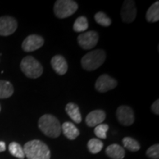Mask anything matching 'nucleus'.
I'll list each match as a JSON object with an SVG mask.
<instances>
[{
	"mask_svg": "<svg viewBox=\"0 0 159 159\" xmlns=\"http://www.w3.org/2000/svg\"><path fill=\"white\" fill-rule=\"evenodd\" d=\"M23 150L27 159H50V150L41 141H30L25 144Z\"/></svg>",
	"mask_w": 159,
	"mask_h": 159,
	"instance_id": "f257e3e1",
	"label": "nucleus"
},
{
	"mask_svg": "<svg viewBox=\"0 0 159 159\" xmlns=\"http://www.w3.org/2000/svg\"><path fill=\"white\" fill-rule=\"evenodd\" d=\"M39 128L43 134L50 138H57L61 134V123L51 114H44L39 119Z\"/></svg>",
	"mask_w": 159,
	"mask_h": 159,
	"instance_id": "f03ea898",
	"label": "nucleus"
},
{
	"mask_svg": "<svg viewBox=\"0 0 159 159\" xmlns=\"http://www.w3.org/2000/svg\"><path fill=\"white\" fill-rule=\"evenodd\" d=\"M105 51L103 49L92 50L85 54L81 59V65L86 71H94L101 66L105 61Z\"/></svg>",
	"mask_w": 159,
	"mask_h": 159,
	"instance_id": "7ed1b4c3",
	"label": "nucleus"
},
{
	"mask_svg": "<svg viewBox=\"0 0 159 159\" xmlns=\"http://www.w3.org/2000/svg\"><path fill=\"white\" fill-rule=\"evenodd\" d=\"M21 71L29 78H39L43 74L42 65L33 56L24 57L20 64Z\"/></svg>",
	"mask_w": 159,
	"mask_h": 159,
	"instance_id": "20e7f679",
	"label": "nucleus"
},
{
	"mask_svg": "<svg viewBox=\"0 0 159 159\" xmlns=\"http://www.w3.org/2000/svg\"><path fill=\"white\" fill-rule=\"evenodd\" d=\"M77 9L78 5L77 2L71 0H57L54 5L55 15L59 19H65L71 16Z\"/></svg>",
	"mask_w": 159,
	"mask_h": 159,
	"instance_id": "39448f33",
	"label": "nucleus"
},
{
	"mask_svg": "<svg viewBox=\"0 0 159 159\" xmlns=\"http://www.w3.org/2000/svg\"><path fill=\"white\" fill-rule=\"evenodd\" d=\"M99 41L98 33L96 31L83 33L77 37V42L83 49H91L96 47Z\"/></svg>",
	"mask_w": 159,
	"mask_h": 159,
	"instance_id": "423d86ee",
	"label": "nucleus"
},
{
	"mask_svg": "<svg viewBox=\"0 0 159 159\" xmlns=\"http://www.w3.org/2000/svg\"><path fill=\"white\" fill-rule=\"evenodd\" d=\"M136 15L137 9L135 2L132 0L125 1L121 10V17L123 22L127 24L133 22L136 18Z\"/></svg>",
	"mask_w": 159,
	"mask_h": 159,
	"instance_id": "0eeeda50",
	"label": "nucleus"
},
{
	"mask_svg": "<svg viewBox=\"0 0 159 159\" xmlns=\"http://www.w3.org/2000/svg\"><path fill=\"white\" fill-rule=\"evenodd\" d=\"M116 117L119 122L125 126H130L134 122V112L130 107L121 105L116 110Z\"/></svg>",
	"mask_w": 159,
	"mask_h": 159,
	"instance_id": "6e6552de",
	"label": "nucleus"
},
{
	"mask_svg": "<svg viewBox=\"0 0 159 159\" xmlns=\"http://www.w3.org/2000/svg\"><path fill=\"white\" fill-rule=\"evenodd\" d=\"M18 27L16 20L9 16L0 17V35L7 36L15 33Z\"/></svg>",
	"mask_w": 159,
	"mask_h": 159,
	"instance_id": "1a4fd4ad",
	"label": "nucleus"
},
{
	"mask_svg": "<svg viewBox=\"0 0 159 159\" xmlns=\"http://www.w3.org/2000/svg\"><path fill=\"white\" fill-rule=\"evenodd\" d=\"M117 86L116 80L108 75H102L97 78L95 88L97 91L101 93H105L107 91L112 90Z\"/></svg>",
	"mask_w": 159,
	"mask_h": 159,
	"instance_id": "9d476101",
	"label": "nucleus"
},
{
	"mask_svg": "<svg viewBox=\"0 0 159 159\" xmlns=\"http://www.w3.org/2000/svg\"><path fill=\"white\" fill-rule=\"evenodd\" d=\"M44 43V39L39 35H30L24 40L21 47L23 50L27 52H30L41 48Z\"/></svg>",
	"mask_w": 159,
	"mask_h": 159,
	"instance_id": "9b49d317",
	"label": "nucleus"
},
{
	"mask_svg": "<svg viewBox=\"0 0 159 159\" xmlns=\"http://www.w3.org/2000/svg\"><path fill=\"white\" fill-rule=\"evenodd\" d=\"M106 114L102 110H94L87 115L85 118V123L90 128L96 127L97 125L102 124L105 119Z\"/></svg>",
	"mask_w": 159,
	"mask_h": 159,
	"instance_id": "f8f14e48",
	"label": "nucleus"
},
{
	"mask_svg": "<svg viewBox=\"0 0 159 159\" xmlns=\"http://www.w3.org/2000/svg\"><path fill=\"white\" fill-rule=\"evenodd\" d=\"M51 65L55 72L60 75H65L68 70V64L62 55H55L51 60Z\"/></svg>",
	"mask_w": 159,
	"mask_h": 159,
	"instance_id": "ddd939ff",
	"label": "nucleus"
},
{
	"mask_svg": "<svg viewBox=\"0 0 159 159\" xmlns=\"http://www.w3.org/2000/svg\"><path fill=\"white\" fill-rule=\"evenodd\" d=\"M107 156L112 159H123L125 156L124 148L117 144L109 145L105 150Z\"/></svg>",
	"mask_w": 159,
	"mask_h": 159,
	"instance_id": "4468645a",
	"label": "nucleus"
},
{
	"mask_svg": "<svg viewBox=\"0 0 159 159\" xmlns=\"http://www.w3.org/2000/svg\"><path fill=\"white\" fill-rule=\"evenodd\" d=\"M66 112L69 115V116L72 119L73 121L77 124H80L82 121V117H81L80 112V108L78 105L75 103L69 102L66 105Z\"/></svg>",
	"mask_w": 159,
	"mask_h": 159,
	"instance_id": "2eb2a0df",
	"label": "nucleus"
},
{
	"mask_svg": "<svg viewBox=\"0 0 159 159\" xmlns=\"http://www.w3.org/2000/svg\"><path fill=\"white\" fill-rule=\"evenodd\" d=\"M64 136L70 140H74L80 135V131L73 123L66 122L61 126Z\"/></svg>",
	"mask_w": 159,
	"mask_h": 159,
	"instance_id": "dca6fc26",
	"label": "nucleus"
},
{
	"mask_svg": "<svg viewBox=\"0 0 159 159\" xmlns=\"http://www.w3.org/2000/svg\"><path fill=\"white\" fill-rule=\"evenodd\" d=\"M146 19L148 22H157L159 20V2L157 1L149 7L146 13Z\"/></svg>",
	"mask_w": 159,
	"mask_h": 159,
	"instance_id": "f3484780",
	"label": "nucleus"
},
{
	"mask_svg": "<svg viewBox=\"0 0 159 159\" xmlns=\"http://www.w3.org/2000/svg\"><path fill=\"white\" fill-rule=\"evenodd\" d=\"M14 92L13 85L9 81L0 80V99L11 97Z\"/></svg>",
	"mask_w": 159,
	"mask_h": 159,
	"instance_id": "a211bd4d",
	"label": "nucleus"
},
{
	"mask_svg": "<svg viewBox=\"0 0 159 159\" xmlns=\"http://www.w3.org/2000/svg\"><path fill=\"white\" fill-rule=\"evenodd\" d=\"M89 23L88 20L85 16H80L77 18L73 25V30L76 33H82L88 29Z\"/></svg>",
	"mask_w": 159,
	"mask_h": 159,
	"instance_id": "6ab92c4d",
	"label": "nucleus"
},
{
	"mask_svg": "<svg viewBox=\"0 0 159 159\" xmlns=\"http://www.w3.org/2000/svg\"><path fill=\"white\" fill-rule=\"evenodd\" d=\"M9 152L11 155L15 156L16 158L19 159H24L25 158V152L22 147L16 142H12L9 144Z\"/></svg>",
	"mask_w": 159,
	"mask_h": 159,
	"instance_id": "aec40b11",
	"label": "nucleus"
},
{
	"mask_svg": "<svg viewBox=\"0 0 159 159\" xmlns=\"http://www.w3.org/2000/svg\"><path fill=\"white\" fill-rule=\"evenodd\" d=\"M122 143L125 148L131 152H136L140 149V145L139 142L130 137H125L122 140Z\"/></svg>",
	"mask_w": 159,
	"mask_h": 159,
	"instance_id": "412c9836",
	"label": "nucleus"
},
{
	"mask_svg": "<svg viewBox=\"0 0 159 159\" xmlns=\"http://www.w3.org/2000/svg\"><path fill=\"white\" fill-rule=\"evenodd\" d=\"M103 148V143L99 139H91L88 142V149L89 152L93 154L98 153Z\"/></svg>",
	"mask_w": 159,
	"mask_h": 159,
	"instance_id": "4be33fe9",
	"label": "nucleus"
},
{
	"mask_svg": "<svg viewBox=\"0 0 159 159\" xmlns=\"http://www.w3.org/2000/svg\"><path fill=\"white\" fill-rule=\"evenodd\" d=\"M94 19L97 24L102 27H109L111 25V19L103 12H98L94 16Z\"/></svg>",
	"mask_w": 159,
	"mask_h": 159,
	"instance_id": "5701e85b",
	"label": "nucleus"
},
{
	"mask_svg": "<svg viewBox=\"0 0 159 159\" xmlns=\"http://www.w3.org/2000/svg\"><path fill=\"white\" fill-rule=\"evenodd\" d=\"M108 125L107 124H102L97 125L94 128V134L99 139H105L107 138V131L108 130Z\"/></svg>",
	"mask_w": 159,
	"mask_h": 159,
	"instance_id": "b1692460",
	"label": "nucleus"
},
{
	"mask_svg": "<svg viewBox=\"0 0 159 159\" xmlns=\"http://www.w3.org/2000/svg\"><path fill=\"white\" fill-rule=\"evenodd\" d=\"M148 158L151 159H158L159 158V145L158 144H154L148 148L146 152Z\"/></svg>",
	"mask_w": 159,
	"mask_h": 159,
	"instance_id": "393cba45",
	"label": "nucleus"
},
{
	"mask_svg": "<svg viewBox=\"0 0 159 159\" xmlns=\"http://www.w3.org/2000/svg\"><path fill=\"white\" fill-rule=\"evenodd\" d=\"M151 111H152L155 114H156V115L159 114V100L158 99H157V100H156L153 103H152V106H151Z\"/></svg>",
	"mask_w": 159,
	"mask_h": 159,
	"instance_id": "a878e982",
	"label": "nucleus"
},
{
	"mask_svg": "<svg viewBox=\"0 0 159 159\" xmlns=\"http://www.w3.org/2000/svg\"><path fill=\"white\" fill-rule=\"evenodd\" d=\"M6 150V145L4 142H0V152H4Z\"/></svg>",
	"mask_w": 159,
	"mask_h": 159,
	"instance_id": "bb28decb",
	"label": "nucleus"
},
{
	"mask_svg": "<svg viewBox=\"0 0 159 159\" xmlns=\"http://www.w3.org/2000/svg\"><path fill=\"white\" fill-rule=\"evenodd\" d=\"M0 111H1V105H0Z\"/></svg>",
	"mask_w": 159,
	"mask_h": 159,
	"instance_id": "cd10ccee",
	"label": "nucleus"
}]
</instances>
